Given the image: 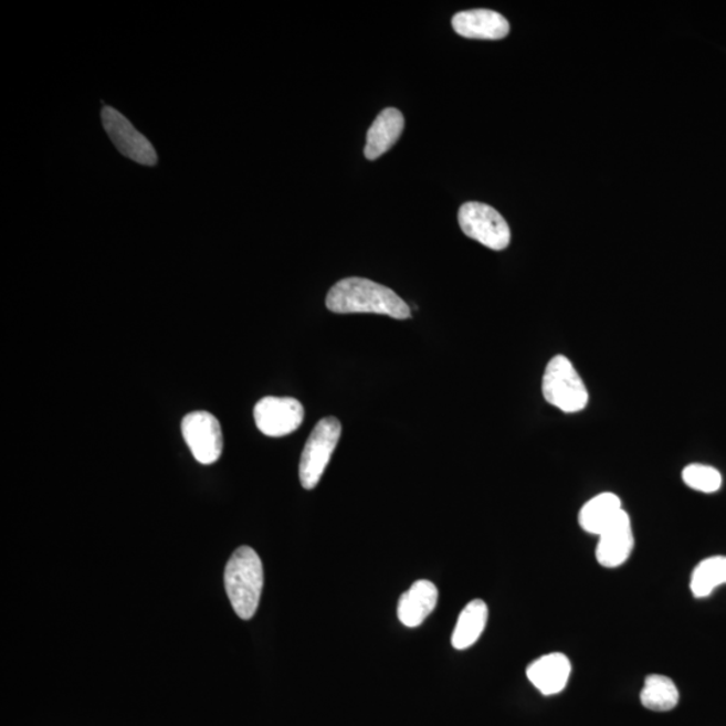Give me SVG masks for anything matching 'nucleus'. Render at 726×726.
Instances as JSON below:
<instances>
[{"label": "nucleus", "instance_id": "6", "mask_svg": "<svg viewBox=\"0 0 726 726\" xmlns=\"http://www.w3.org/2000/svg\"><path fill=\"white\" fill-rule=\"evenodd\" d=\"M181 430L186 444L198 463L209 465L219 462L223 451L220 421L204 411L186 414Z\"/></svg>", "mask_w": 726, "mask_h": 726}, {"label": "nucleus", "instance_id": "7", "mask_svg": "<svg viewBox=\"0 0 726 726\" xmlns=\"http://www.w3.org/2000/svg\"><path fill=\"white\" fill-rule=\"evenodd\" d=\"M102 120L109 139L124 157L145 166L158 164V154L151 141L119 111L105 107L102 112Z\"/></svg>", "mask_w": 726, "mask_h": 726}, {"label": "nucleus", "instance_id": "15", "mask_svg": "<svg viewBox=\"0 0 726 726\" xmlns=\"http://www.w3.org/2000/svg\"><path fill=\"white\" fill-rule=\"evenodd\" d=\"M488 608L483 600L470 601L459 615L457 623L452 634V645L456 650H467L474 645L486 629Z\"/></svg>", "mask_w": 726, "mask_h": 726}, {"label": "nucleus", "instance_id": "17", "mask_svg": "<svg viewBox=\"0 0 726 726\" xmlns=\"http://www.w3.org/2000/svg\"><path fill=\"white\" fill-rule=\"evenodd\" d=\"M726 585V557L713 556L701 561L692 575L694 598L704 599L719 586Z\"/></svg>", "mask_w": 726, "mask_h": 726}, {"label": "nucleus", "instance_id": "8", "mask_svg": "<svg viewBox=\"0 0 726 726\" xmlns=\"http://www.w3.org/2000/svg\"><path fill=\"white\" fill-rule=\"evenodd\" d=\"M254 423L270 438H283L299 430L304 420L301 401L291 397H264L254 407Z\"/></svg>", "mask_w": 726, "mask_h": 726}, {"label": "nucleus", "instance_id": "2", "mask_svg": "<svg viewBox=\"0 0 726 726\" xmlns=\"http://www.w3.org/2000/svg\"><path fill=\"white\" fill-rule=\"evenodd\" d=\"M223 581L234 612L242 620L252 619L264 587L263 562L256 551L250 546L235 550L227 565Z\"/></svg>", "mask_w": 726, "mask_h": 726}, {"label": "nucleus", "instance_id": "18", "mask_svg": "<svg viewBox=\"0 0 726 726\" xmlns=\"http://www.w3.org/2000/svg\"><path fill=\"white\" fill-rule=\"evenodd\" d=\"M682 480L687 487L705 494L716 493L723 486V476L719 471L705 464H688L682 471Z\"/></svg>", "mask_w": 726, "mask_h": 726}, {"label": "nucleus", "instance_id": "3", "mask_svg": "<svg viewBox=\"0 0 726 726\" xmlns=\"http://www.w3.org/2000/svg\"><path fill=\"white\" fill-rule=\"evenodd\" d=\"M544 399L564 413H577L588 406L585 381L567 357L556 356L546 366L543 378Z\"/></svg>", "mask_w": 726, "mask_h": 726}, {"label": "nucleus", "instance_id": "5", "mask_svg": "<svg viewBox=\"0 0 726 726\" xmlns=\"http://www.w3.org/2000/svg\"><path fill=\"white\" fill-rule=\"evenodd\" d=\"M459 225L467 238L493 251H504L511 244L512 232L504 217L481 202L462 204L457 214Z\"/></svg>", "mask_w": 726, "mask_h": 726}, {"label": "nucleus", "instance_id": "16", "mask_svg": "<svg viewBox=\"0 0 726 726\" xmlns=\"http://www.w3.org/2000/svg\"><path fill=\"white\" fill-rule=\"evenodd\" d=\"M641 703L649 711H673L680 703L678 687L666 675L651 674L644 681L641 692Z\"/></svg>", "mask_w": 726, "mask_h": 726}, {"label": "nucleus", "instance_id": "10", "mask_svg": "<svg viewBox=\"0 0 726 726\" xmlns=\"http://www.w3.org/2000/svg\"><path fill=\"white\" fill-rule=\"evenodd\" d=\"M452 28L459 35L470 40H502L511 33L506 18L487 9L457 12L452 18Z\"/></svg>", "mask_w": 726, "mask_h": 726}, {"label": "nucleus", "instance_id": "11", "mask_svg": "<svg viewBox=\"0 0 726 726\" xmlns=\"http://www.w3.org/2000/svg\"><path fill=\"white\" fill-rule=\"evenodd\" d=\"M572 673L569 657L562 653L539 656L526 670L527 678L544 696H555L568 685Z\"/></svg>", "mask_w": 726, "mask_h": 726}, {"label": "nucleus", "instance_id": "9", "mask_svg": "<svg viewBox=\"0 0 726 726\" xmlns=\"http://www.w3.org/2000/svg\"><path fill=\"white\" fill-rule=\"evenodd\" d=\"M635 538L632 533L630 515L623 512L608 529L599 536L596 546V560L601 567L615 569L629 560L634 550Z\"/></svg>", "mask_w": 726, "mask_h": 726}, {"label": "nucleus", "instance_id": "12", "mask_svg": "<svg viewBox=\"0 0 726 726\" xmlns=\"http://www.w3.org/2000/svg\"><path fill=\"white\" fill-rule=\"evenodd\" d=\"M439 591L433 582L428 580L415 581L414 585L403 593L397 608L400 622L409 629H414L424 623L438 606Z\"/></svg>", "mask_w": 726, "mask_h": 726}, {"label": "nucleus", "instance_id": "4", "mask_svg": "<svg viewBox=\"0 0 726 726\" xmlns=\"http://www.w3.org/2000/svg\"><path fill=\"white\" fill-rule=\"evenodd\" d=\"M340 434H343V424L333 415L322 419L315 425L301 457L299 477L304 488L313 490L318 486L337 449Z\"/></svg>", "mask_w": 726, "mask_h": 726}, {"label": "nucleus", "instance_id": "13", "mask_svg": "<svg viewBox=\"0 0 726 726\" xmlns=\"http://www.w3.org/2000/svg\"><path fill=\"white\" fill-rule=\"evenodd\" d=\"M406 127V119L399 109L387 108L377 116L366 136L365 157L376 160L392 148Z\"/></svg>", "mask_w": 726, "mask_h": 726}, {"label": "nucleus", "instance_id": "14", "mask_svg": "<svg viewBox=\"0 0 726 726\" xmlns=\"http://www.w3.org/2000/svg\"><path fill=\"white\" fill-rule=\"evenodd\" d=\"M623 512L622 501L618 495L599 494L581 507L579 524L582 530L599 537Z\"/></svg>", "mask_w": 726, "mask_h": 726}, {"label": "nucleus", "instance_id": "1", "mask_svg": "<svg viewBox=\"0 0 726 726\" xmlns=\"http://www.w3.org/2000/svg\"><path fill=\"white\" fill-rule=\"evenodd\" d=\"M326 306L335 314H380L411 318V308L394 291L364 277H347L328 291Z\"/></svg>", "mask_w": 726, "mask_h": 726}]
</instances>
